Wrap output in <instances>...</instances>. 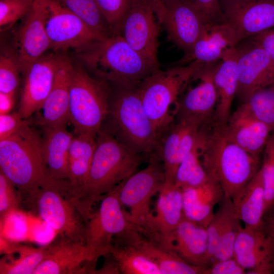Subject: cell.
<instances>
[{"mask_svg":"<svg viewBox=\"0 0 274 274\" xmlns=\"http://www.w3.org/2000/svg\"><path fill=\"white\" fill-rule=\"evenodd\" d=\"M150 156L131 150L101 128L86 181L70 198L85 222L95 202L136 172L141 164L148 162Z\"/></svg>","mask_w":274,"mask_h":274,"instance_id":"6da1fadb","label":"cell"},{"mask_svg":"<svg viewBox=\"0 0 274 274\" xmlns=\"http://www.w3.org/2000/svg\"><path fill=\"white\" fill-rule=\"evenodd\" d=\"M200 160L209 176L232 200L260 168L259 159L233 142L227 134L225 125L215 122L203 127Z\"/></svg>","mask_w":274,"mask_h":274,"instance_id":"7a4b0ae2","label":"cell"},{"mask_svg":"<svg viewBox=\"0 0 274 274\" xmlns=\"http://www.w3.org/2000/svg\"><path fill=\"white\" fill-rule=\"evenodd\" d=\"M0 172L26 198L39 188L61 185L53 179L46 166L42 138L26 122L14 134L0 141Z\"/></svg>","mask_w":274,"mask_h":274,"instance_id":"3957f363","label":"cell"},{"mask_svg":"<svg viewBox=\"0 0 274 274\" xmlns=\"http://www.w3.org/2000/svg\"><path fill=\"white\" fill-rule=\"evenodd\" d=\"M77 54L90 75L111 83L139 84L159 68V63L136 51L120 35L98 41Z\"/></svg>","mask_w":274,"mask_h":274,"instance_id":"277c9868","label":"cell"},{"mask_svg":"<svg viewBox=\"0 0 274 274\" xmlns=\"http://www.w3.org/2000/svg\"><path fill=\"white\" fill-rule=\"evenodd\" d=\"M109 83L108 115L114 128L111 133L136 153L149 155L155 153L160 139L143 107L138 88L139 83Z\"/></svg>","mask_w":274,"mask_h":274,"instance_id":"5b68a950","label":"cell"},{"mask_svg":"<svg viewBox=\"0 0 274 274\" xmlns=\"http://www.w3.org/2000/svg\"><path fill=\"white\" fill-rule=\"evenodd\" d=\"M204 64L194 60L184 65L160 68L143 80L138 91L144 109L159 139L174 122L170 107L175 105Z\"/></svg>","mask_w":274,"mask_h":274,"instance_id":"8992f818","label":"cell"},{"mask_svg":"<svg viewBox=\"0 0 274 274\" xmlns=\"http://www.w3.org/2000/svg\"><path fill=\"white\" fill-rule=\"evenodd\" d=\"M110 84L90 75L80 64L73 70L70 91V122L75 134H97L109 113Z\"/></svg>","mask_w":274,"mask_h":274,"instance_id":"52a82bcc","label":"cell"},{"mask_svg":"<svg viewBox=\"0 0 274 274\" xmlns=\"http://www.w3.org/2000/svg\"><path fill=\"white\" fill-rule=\"evenodd\" d=\"M69 185L67 181L59 186L41 188L25 199L61 238L86 245V223L66 196Z\"/></svg>","mask_w":274,"mask_h":274,"instance_id":"ba28073f","label":"cell"},{"mask_svg":"<svg viewBox=\"0 0 274 274\" xmlns=\"http://www.w3.org/2000/svg\"><path fill=\"white\" fill-rule=\"evenodd\" d=\"M165 184L163 165L156 153L151 155L148 165L136 172L116 186L119 200L126 207L129 221L143 233L152 216V198L159 193Z\"/></svg>","mask_w":274,"mask_h":274,"instance_id":"9c48e42d","label":"cell"},{"mask_svg":"<svg viewBox=\"0 0 274 274\" xmlns=\"http://www.w3.org/2000/svg\"><path fill=\"white\" fill-rule=\"evenodd\" d=\"M86 223V246L90 262L109 254L114 239L132 229L140 228L129 220L119 198L116 187L101 199L99 208Z\"/></svg>","mask_w":274,"mask_h":274,"instance_id":"30bf717a","label":"cell"},{"mask_svg":"<svg viewBox=\"0 0 274 274\" xmlns=\"http://www.w3.org/2000/svg\"><path fill=\"white\" fill-rule=\"evenodd\" d=\"M155 15L168 39L188 53L209 21L192 0H175L164 4L153 0Z\"/></svg>","mask_w":274,"mask_h":274,"instance_id":"8fae6325","label":"cell"},{"mask_svg":"<svg viewBox=\"0 0 274 274\" xmlns=\"http://www.w3.org/2000/svg\"><path fill=\"white\" fill-rule=\"evenodd\" d=\"M46 1L48 9L46 31L54 52L73 49L78 53L106 38L56 0Z\"/></svg>","mask_w":274,"mask_h":274,"instance_id":"7c38bea8","label":"cell"},{"mask_svg":"<svg viewBox=\"0 0 274 274\" xmlns=\"http://www.w3.org/2000/svg\"><path fill=\"white\" fill-rule=\"evenodd\" d=\"M161 27L153 0H130L118 35L144 56L159 63L157 52Z\"/></svg>","mask_w":274,"mask_h":274,"instance_id":"4fadbf2b","label":"cell"},{"mask_svg":"<svg viewBox=\"0 0 274 274\" xmlns=\"http://www.w3.org/2000/svg\"><path fill=\"white\" fill-rule=\"evenodd\" d=\"M237 87L236 97L245 102L258 89L274 82V61L253 38L237 46Z\"/></svg>","mask_w":274,"mask_h":274,"instance_id":"5bb4252c","label":"cell"},{"mask_svg":"<svg viewBox=\"0 0 274 274\" xmlns=\"http://www.w3.org/2000/svg\"><path fill=\"white\" fill-rule=\"evenodd\" d=\"M215 63L204 64L194 78L199 80L194 87L189 86L178 99L175 110L177 121L200 125L214 121L217 95L213 81Z\"/></svg>","mask_w":274,"mask_h":274,"instance_id":"9a60e30c","label":"cell"},{"mask_svg":"<svg viewBox=\"0 0 274 274\" xmlns=\"http://www.w3.org/2000/svg\"><path fill=\"white\" fill-rule=\"evenodd\" d=\"M48 13L46 0H35L15 33L13 49L20 60L22 73L51 49L46 27Z\"/></svg>","mask_w":274,"mask_h":274,"instance_id":"2e32d148","label":"cell"},{"mask_svg":"<svg viewBox=\"0 0 274 274\" xmlns=\"http://www.w3.org/2000/svg\"><path fill=\"white\" fill-rule=\"evenodd\" d=\"M62 56L55 52L45 54L22 73L23 84L18 112L23 119L41 109L52 89Z\"/></svg>","mask_w":274,"mask_h":274,"instance_id":"e0dca14e","label":"cell"},{"mask_svg":"<svg viewBox=\"0 0 274 274\" xmlns=\"http://www.w3.org/2000/svg\"><path fill=\"white\" fill-rule=\"evenodd\" d=\"M233 257L245 269L246 273H271L274 239L261 226L242 227L235 242Z\"/></svg>","mask_w":274,"mask_h":274,"instance_id":"ac0fdd59","label":"cell"},{"mask_svg":"<svg viewBox=\"0 0 274 274\" xmlns=\"http://www.w3.org/2000/svg\"><path fill=\"white\" fill-rule=\"evenodd\" d=\"M240 43L232 25L226 21L208 22L190 51L173 65H184L194 60L213 64Z\"/></svg>","mask_w":274,"mask_h":274,"instance_id":"d6986e66","label":"cell"},{"mask_svg":"<svg viewBox=\"0 0 274 274\" xmlns=\"http://www.w3.org/2000/svg\"><path fill=\"white\" fill-rule=\"evenodd\" d=\"M223 11L240 42L274 28V0H239Z\"/></svg>","mask_w":274,"mask_h":274,"instance_id":"ffe728a7","label":"cell"},{"mask_svg":"<svg viewBox=\"0 0 274 274\" xmlns=\"http://www.w3.org/2000/svg\"><path fill=\"white\" fill-rule=\"evenodd\" d=\"M184 217L182 189L165 183L158 193L156 214L152 215L142 234L164 247Z\"/></svg>","mask_w":274,"mask_h":274,"instance_id":"44dd1931","label":"cell"},{"mask_svg":"<svg viewBox=\"0 0 274 274\" xmlns=\"http://www.w3.org/2000/svg\"><path fill=\"white\" fill-rule=\"evenodd\" d=\"M164 248L190 264L207 268L212 264L206 228L185 217L172 232Z\"/></svg>","mask_w":274,"mask_h":274,"instance_id":"7402d4cb","label":"cell"},{"mask_svg":"<svg viewBox=\"0 0 274 274\" xmlns=\"http://www.w3.org/2000/svg\"><path fill=\"white\" fill-rule=\"evenodd\" d=\"M74 64L62 55L58 65L52 89L37 121L41 126L66 125L70 121V91Z\"/></svg>","mask_w":274,"mask_h":274,"instance_id":"603a6c76","label":"cell"},{"mask_svg":"<svg viewBox=\"0 0 274 274\" xmlns=\"http://www.w3.org/2000/svg\"><path fill=\"white\" fill-rule=\"evenodd\" d=\"M225 129L233 142L259 159L272 132L243 103L231 114Z\"/></svg>","mask_w":274,"mask_h":274,"instance_id":"cb8c5ba5","label":"cell"},{"mask_svg":"<svg viewBox=\"0 0 274 274\" xmlns=\"http://www.w3.org/2000/svg\"><path fill=\"white\" fill-rule=\"evenodd\" d=\"M117 245H131L154 261L162 274H204L206 268L190 264L174 252L144 236L135 229L116 239Z\"/></svg>","mask_w":274,"mask_h":274,"instance_id":"d4e9b609","label":"cell"},{"mask_svg":"<svg viewBox=\"0 0 274 274\" xmlns=\"http://www.w3.org/2000/svg\"><path fill=\"white\" fill-rule=\"evenodd\" d=\"M182 190L184 217L207 228L214 215L215 207L224 195L221 186L210 177L199 186Z\"/></svg>","mask_w":274,"mask_h":274,"instance_id":"484cf974","label":"cell"},{"mask_svg":"<svg viewBox=\"0 0 274 274\" xmlns=\"http://www.w3.org/2000/svg\"><path fill=\"white\" fill-rule=\"evenodd\" d=\"M236 47L227 52L221 62L216 65L213 74L217 95L214 122L221 125L227 124L231 114L232 102L236 96L237 87Z\"/></svg>","mask_w":274,"mask_h":274,"instance_id":"4316f807","label":"cell"},{"mask_svg":"<svg viewBox=\"0 0 274 274\" xmlns=\"http://www.w3.org/2000/svg\"><path fill=\"white\" fill-rule=\"evenodd\" d=\"M61 238L47 246L44 257L33 274L72 273L82 263L90 262L85 244Z\"/></svg>","mask_w":274,"mask_h":274,"instance_id":"83f0119b","label":"cell"},{"mask_svg":"<svg viewBox=\"0 0 274 274\" xmlns=\"http://www.w3.org/2000/svg\"><path fill=\"white\" fill-rule=\"evenodd\" d=\"M43 155L49 175L57 180H67L68 156L74 135L66 125L42 126Z\"/></svg>","mask_w":274,"mask_h":274,"instance_id":"f1b7e54d","label":"cell"},{"mask_svg":"<svg viewBox=\"0 0 274 274\" xmlns=\"http://www.w3.org/2000/svg\"><path fill=\"white\" fill-rule=\"evenodd\" d=\"M97 144V134L82 133L74 136L68 156L70 198L84 184L92 163Z\"/></svg>","mask_w":274,"mask_h":274,"instance_id":"f546056e","label":"cell"},{"mask_svg":"<svg viewBox=\"0 0 274 274\" xmlns=\"http://www.w3.org/2000/svg\"><path fill=\"white\" fill-rule=\"evenodd\" d=\"M232 200L237 214L245 227L261 226L264 213L265 188L260 168Z\"/></svg>","mask_w":274,"mask_h":274,"instance_id":"4dcf8cb0","label":"cell"},{"mask_svg":"<svg viewBox=\"0 0 274 274\" xmlns=\"http://www.w3.org/2000/svg\"><path fill=\"white\" fill-rule=\"evenodd\" d=\"M185 126L183 121L174 122L161 136L155 152L162 161L165 183L174 184L176 173L181 163L180 141Z\"/></svg>","mask_w":274,"mask_h":274,"instance_id":"1f68e13d","label":"cell"},{"mask_svg":"<svg viewBox=\"0 0 274 274\" xmlns=\"http://www.w3.org/2000/svg\"><path fill=\"white\" fill-rule=\"evenodd\" d=\"M109 254L116 261L120 273L162 274L157 264L133 246L113 244Z\"/></svg>","mask_w":274,"mask_h":274,"instance_id":"d6a6232c","label":"cell"},{"mask_svg":"<svg viewBox=\"0 0 274 274\" xmlns=\"http://www.w3.org/2000/svg\"><path fill=\"white\" fill-rule=\"evenodd\" d=\"M10 248L9 253L16 252L18 257L13 259L6 255L2 258L0 261L1 274H33L44 257L47 246L33 248L12 244Z\"/></svg>","mask_w":274,"mask_h":274,"instance_id":"836d02e7","label":"cell"},{"mask_svg":"<svg viewBox=\"0 0 274 274\" xmlns=\"http://www.w3.org/2000/svg\"><path fill=\"white\" fill-rule=\"evenodd\" d=\"M202 133L203 127L201 126L197 142L178 168L174 185L182 189L199 186L210 178L200 160Z\"/></svg>","mask_w":274,"mask_h":274,"instance_id":"e575fe53","label":"cell"},{"mask_svg":"<svg viewBox=\"0 0 274 274\" xmlns=\"http://www.w3.org/2000/svg\"><path fill=\"white\" fill-rule=\"evenodd\" d=\"M104 38L114 36L95 0H56Z\"/></svg>","mask_w":274,"mask_h":274,"instance_id":"d590c367","label":"cell"},{"mask_svg":"<svg viewBox=\"0 0 274 274\" xmlns=\"http://www.w3.org/2000/svg\"><path fill=\"white\" fill-rule=\"evenodd\" d=\"M232 199L230 198L225 221L221 232L218 249L213 262L233 257L235 242L242 227Z\"/></svg>","mask_w":274,"mask_h":274,"instance_id":"8d00e7d4","label":"cell"},{"mask_svg":"<svg viewBox=\"0 0 274 274\" xmlns=\"http://www.w3.org/2000/svg\"><path fill=\"white\" fill-rule=\"evenodd\" d=\"M243 104L256 118L274 131V82L255 91Z\"/></svg>","mask_w":274,"mask_h":274,"instance_id":"74e56055","label":"cell"},{"mask_svg":"<svg viewBox=\"0 0 274 274\" xmlns=\"http://www.w3.org/2000/svg\"><path fill=\"white\" fill-rule=\"evenodd\" d=\"M22 68L14 49H5L0 55V92L16 94L21 82Z\"/></svg>","mask_w":274,"mask_h":274,"instance_id":"f35d334b","label":"cell"},{"mask_svg":"<svg viewBox=\"0 0 274 274\" xmlns=\"http://www.w3.org/2000/svg\"><path fill=\"white\" fill-rule=\"evenodd\" d=\"M35 0H0V29L11 28L23 18L32 7Z\"/></svg>","mask_w":274,"mask_h":274,"instance_id":"ab89813d","label":"cell"},{"mask_svg":"<svg viewBox=\"0 0 274 274\" xmlns=\"http://www.w3.org/2000/svg\"><path fill=\"white\" fill-rule=\"evenodd\" d=\"M263 160L260 168L265 188L264 212L274 202V131L263 150Z\"/></svg>","mask_w":274,"mask_h":274,"instance_id":"60d3db41","label":"cell"},{"mask_svg":"<svg viewBox=\"0 0 274 274\" xmlns=\"http://www.w3.org/2000/svg\"><path fill=\"white\" fill-rule=\"evenodd\" d=\"M22 197L17 188L0 172V215L6 218L11 213L19 209Z\"/></svg>","mask_w":274,"mask_h":274,"instance_id":"b9f144b4","label":"cell"},{"mask_svg":"<svg viewBox=\"0 0 274 274\" xmlns=\"http://www.w3.org/2000/svg\"><path fill=\"white\" fill-rule=\"evenodd\" d=\"M130 0H95L114 35H118Z\"/></svg>","mask_w":274,"mask_h":274,"instance_id":"7bdbcfd3","label":"cell"},{"mask_svg":"<svg viewBox=\"0 0 274 274\" xmlns=\"http://www.w3.org/2000/svg\"><path fill=\"white\" fill-rule=\"evenodd\" d=\"M18 112L0 115V141L15 133L26 122Z\"/></svg>","mask_w":274,"mask_h":274,"instance_id":"ee69618b","label":"cell"},{"mask_svg":"<svg viewBox=\"0 0 274 274\" xmlns=\"http://www.w3.org/2000/svg\"><path fill=\"white\" fill-rule=\"evenodd\" d=\"M246 270L234 258L216 261L206 268L204 274H244Z\"/></svg>","mask_w":274,"mask_h":274,"instance_id":"f6af8a7d","label":"cell"},{"mask_svg":"<svg viewBox=\"0 0 274 274\" xmlns=\"http://www.w3.org/2000/svg\"><path fill=\"white\" fill-rule=\"evenodd\" d=\"M210 22L225 21L224 15L219 0H192Z\"/></svg>","mask_w":274,"mask_h":274,"instance_id":"bcb514c9","label":"cell"},{"mask_svg":"<svg viewBox=\"0 0 274 274\" xmlns=\"http://www.w3.org/2000/svg\"><path fill=\"white\" fill-rule=\"evenodd\" d=\"M269 54L274 61V28L252 37Z\"/></svg>","mask_w":274,"mask_h":274,"instance_id":"7dc6e473","label":"cell"},{"mask_svg":"<svg viewBox=\"0 0 274 274\" xmlns=\"http://www.w3.org/2000/svg\"><path fill=\"white\" fill-rule=\"evenodd\" d=\"M261 227L274 239V202L264 212Z\"/></svg>","mask_w":274,"mask_h":274,"instance_id":"c3c4849f","label":"cell"},{"mask_svg":"<svg viewBox=\"0 0 274 274\" xmlns=\"http://www.w3.org/2000/svg\"><path fill=\"white\" fill-rule=\"evenodd\" d=\"M16 94L0 92V115L12 112L15 101Z\"/></svg>","mask_w":274,"mask_h":274,"instance_id":"681fc988","label":"cell"},{"mask_svg":"<svg viewBox=\"0 0 274 274\" xmlns=\"http://www.w3.org/2000/svg\"><path fill=\"white\" fill-rule=\"evenodd\" d=\"M238 1H239V0H221L222 3H223V6H223V9L225 7H227V6H228L233 4V3H236V2Z\"/></svg>","mask_w":274,"mask_h":274,"instance_id":"f907efd6","label":"cell"},{"mask_svg":"<svg viewBox=\"0 0 274 274\" xmlns=\"http://www.w3.org/2000/svg\"><path fill=\"white\" fill-rule=\"evenodd\" d=\"M159 1L164 4H168L175 0H159Z\"/></svg>","mask_w":274,"mask_h":274,"instance_id":"816d5d0a","label":"cell"},{"mask_svg":"<svg viewBox=\"0 0 274 274\" xmlns=\"http://www.w3.org/2000/svg\"><path fill=\"white\" fill-rule=\"evenodd\" d=\"M273 272H274V262H273Z\"/></svg>","mask_w":274,"mask_h":274,"instance_id":"f5cc1de1","label":"cell"}]
</instances>
